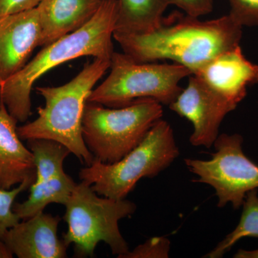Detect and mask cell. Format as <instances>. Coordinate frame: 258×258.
Returning <instances> with one entry per match:
<instances>
[{"instance_id": "cell-22", "label": "cell", "mask_w": 258, "mask_h": 258, "mask_svg": "<svg viewBox=\"0 0 258 258\" xmlns=\"http://www.w3.org/2000/svg\"><path fill=\"white\" fill-rule=\"evenodd\" d=\"M169 5H175L185 14L200 18L213 10V0H166Z\"/></svg>"}, {"instance_id": "cell-4", "label": "cell", "mask_w": 258, "mask_h": 258, "mask_svg": "<svg viewBox=\"0 0 258 258\" xmlns=\"http://www.w3.org/2000/svg\"><path fill=\"white\" fill-rule=\"evenodd\" d=\"M174 132L166 120H158L143 140L124 157L113 164L93 160L81 169L79 178L91 185L99 196L124 200L139 180L152 178L179 157Z\"/></svg>"}, {"instance_id": "cell-1", "label": "cell", "mask_w": 258, "mask_h": 258, "mask_svg": "<svg viewBox=\"0 0 258 258\" xmlns=\"http://www.w3.org/2000/svg\"><path fill=\"white\" fill-rule=\"evenodd\" d=\"M242 28L230 15L201 21L174 13L161 26L142 34L113 32L123 52L136 62L172 60L192 73L222 52L240 45Z\"/></svg>"}, {"instance_id": "cell-9", "label": "cell", "mask_w": 258, "mask_h": 258, "mask_svg": "<svg viewBox=\"0 0 258 258\" xmlns=\"http://www.w3.org/2000/svg\"><path fill=\"white\" fill-rule=\"evenodd\" d=\"M169 106L192 123L190 144L208 149L219 137L220 125L226 115L237 108L195 75L189 76L186 87Z\"/></svg>"}, {"instance_id": "cell-26", "label": "cell", "mask_w": 258, "mask_h": 258, "mask_svg": "<svg viewBox=\"0 0 258 258\" xmlns=\"http://www.w3.org/2000/svg\"><path fill=\"white\" fill-rule=\"evenodd\" d=\"M3 106H4V103H3V96H2L1 84H0V109Z\"/></svg>"}, {"instance_id": "cell-11", "label": "cell", "mask_w": 258, "mask_h": 258, "mask_svg": "<svg viewBox=\"0 0 258 258\" xmlns=\"http://www.w3.org/2000/svg\"><path fill=\"white\" fill-rule=\"evenodd\" d=\"M40 42L37 8L0 18V83L28 63Z\"/></svg>"}, {"instance_id": "cell-12", "label": "cell", "mask_w": 258, "mask_h": 258, "mask_svg": "<svg viewBox=\"0 0 258 258\" xmlns=\"http://www.w3.org/2000/svg\"><path fill=\"white\" fill-rule=\"evenodd\" d=\"M60 217L43 212L19 222L3 240L19 258H64L68 246L57 236Z\"/></svg>"}, {"instance_id": "cell-8", "label": "cell", "mask_w": 258, "mask_h": 258, "mask_svg": "<svg viewBox=\"0 0 258 258\" xmlns=\"http://www.w3.org/2000/svg\"><path fill=\"white\" fill-rule=\"evenodd\" d=\"M240 134L219 135L214 143L215 152L210 160L185 159L188 169L215 190L219 208L231 203L235 210L243 205L246 195L258 188V166L246 157Z\"/></svg>"}, {"instance_id": "cell-25", "label": "cell", "mask_w": 258, "mask_h": 258, "mask_svg": "<svg viewBox=\"0 0 258 258\" xmlns=\"http://www.w3.org/2000/svg\"><path fill=\"white\" fill-rule=\"evenodd\" d=\"M14 254L13 253L4 240H0V258H12Z\"/></svg>"}, {"instance_id": "cell-5", "label": "cell", "mask_w": 258, "mask_h": 258, "mask_svg": "<svg viewBox=\"0 0 258 258\" xmlns=\"http://www.w3.org/2000/svg\"><path fill=\"white\" fill-rule=\"evenodd\" d=\"M162 115V104L152 98L136 100L119 108L87 101L83 140L95 160L113 164L138 146Z\"/></svg>"}, {"instance_id": "cell-19", "label": "cell", "mask_w": 258, "mask_h": 258, "mask_svg": "<svg viewBox=\"0 0 258 258\" xmlns=\"http://www.w3.org/2000/svg\"><path fill=\"white\" fill-rule=\"evenodd\" d=\"M30 186L29 183H23L10 190H0V240H3L9 229L21 220L13 211V205L17 197Z\"/></svg>"}, {"instance_id": "cell-7", "label": "cell", "mask_w": 258, "mask_h": 258, "mask_svg": "<svg viewBox=\"0 0 258 258\" xmlns=\"http://www.w3.org/2000/svg\"><path fill=\"white\" fill-rule=\"evenodd\" d=\"M109 76L93 88L88 102L119 108L136 100L152 98L169 106L182 91L180 81L192 75L187 68L175 62H138L118 52L112 55Z\"/></svg>"}, {"instance_id": "cell-2", "label": "cell", "mask_w": 258, "mask_h": 258, "mask_svg": "<svg viewBox=\"0 0 258 258\" xmlns=\"http://www.w3.org/2000/svg\"><path fill=\"white\" fill-rule=\"evenodd\" d=\"M118 15L117 0H102L86 25L44 46L33 59L1 84L3 103L12 116L25 123L31 115V91L37 80L60 64L84 56L111 60Z\"/></svg>"}, {"instance_id": "cell-16", "label": "cell", "mask_w": 258, "mask_h": 258, "mask_svg": "<svg viewBox=\"0 0 258 258\" xmlns=\"http://www.w3.org/2000/svg\"><path fill=\"white\" fill-rule=\"evenodd\" d=\"M77 183L69 174L35 182L30 187L28 200L13 205V211L20 220H26L43 212L50 204L66 205Z\"/></svg>"}, {"instance_id": "cell-13", "label": "cell", "mask_w": 258, "mask_h": 258, "mask_svg": "<svg viewBox=\"0 0 258 258\" xmlns=\"http://www.w3.org/2000/svg\"><path fill=\"white\" fill-rule=\"evenodd\" d=\"M17 123L4 105L0 109V190L23 183L32 186L36 178L33 155L22 143Z\"/></svg>"}, {"instance_id": "cell-15", "label": "cell", "mask_w": 258, "mask_h": 258, "mask_svg": "<svg viewBox=\"0 0 258 258\" xmlns=\"http://www.w3.org/2000/svg\"><path fill=\"white\" fill-rule=\"evenodd\" d=\"M118 15L114 32L142 34L161 26L166 0H117Z\"/></svg>"}, {"instance_id": "cell-23", "label": "cell", "mask_w": 258, "mask_h": 258, "mask_svg": "<svg viewBox=\"0 0 258 258\" xmlns=\"http://www.w3.org/2000/svg\"><path fill=\"white\" fill-rule=\"evenodd\" d=\"M41 0H0V18L36 8Z\"/></svg>"}, {"instance_id": "cell-24", "label": "cell", "mask_w": 258, "mask_h": 258, "mask_svg": "<svg viewBox=\"0 0 258 258\" xmlns=\"http://www.w3.org/2000/svg\"><path fill=\"white\" fill-rule=\"evenodd\" d=\"M235 258H258V249L254 250H245L240 249L234 255Z\"/></svg>"}, {"instance_id": "cell-18", "label": "cell", "mask_w": 258, "mask_h": 258, "mask_svg": "<svg viewBox=\"0 0 258 258\" xmlns=\"http://www.w3.org/2000/svg\"><path fill=\"white\" fill-rule=\"evenodd\" d=\"M242 216L235 230L204 257L220 258L244 237L258 238V196L257 189L251 190L246 195Z\"/></svg>"}, {"instance_id": "cell-3", "label": "cell", "mask_w": 258, "mask_h": 258, "mask_svg": "<svg viewBox=\"0 0 258 258\" xmlns=\"http://www.w3.org/2000/svg\"><path fill=\"white\" fill-rule=\"evenodd\" d=\"M110 66L111 60L93 58L69 83L57 87L37 88L45 106L37 108L36 119L18 127L20 138L59 142L81 162L91 165L94 157L83 140V113L90 93Z\"/></svg>"}, {"instance_id": "cell-14", "label": "cell", "mask_w": 258, "mask_h": 258, "mask_svg": "<svg viewBox=\"0 0 258 258\" xmlns=\"http://www.w3.org/2000/svg\"><path fill=\"white\" fill-rule=\"evenodd\" d=\"M102 0H41L37 7L41 28L40 46L76 31L98 11Z\"/></svg>"}, {"instance_id": "cell-21", "label": "cell", "mask_w": 258, "mask_h": 258, "mask_svg": "<svg viewBox=\"0 0 258 258\" xmlns=\"http://www.w3.org/2000/svg\"><path fill=\"white\" fill-rule=\"evenodd\" d=\"M170 250V242L166 237H152L139 244L123 258H167Z\"/></svg>"}, {"instance_id": "cell-10", "label": "cell", "mask_w": 258, "mask_h": 258, "mask_svg": "<svg viewBox=\"0 0 258 258\" xmlns=\"http://www.w3.org/2000/svg\"><path fill=\"white\" fill-rule=\"evenodd\" d=\"M192 75L237 106L249 86L258 83V64L244 57L240 45L214 57Z\"/></svg>"}, {"instance_id": "cell-17", "label": "cell", "mask_w": 258, "mask_h": 258, "mask_svg": "<svg viewBox=\"0 0 258 258\" xmlns=\"http://www.w3.org/2000/svg\"><path fill=\"white\" fill-rule=\"evenodd\" d=\"M28 149L33 155L36 167L35 182L63 175L64 159L71 154L66 146L48 139L28 140Z\"/></svg>"}, {"instance_id": "cell-20", "label": "cell", "mask_w": 258, "mask_h": 258, "mask_svg": "<svg viewBox=\"0 0 258 258\" xmlns=\"http://www.w3.org/2000/svg\"><path fill=\"white\" fill-rule=\"evenodd\" d=\"M229 15L241 26L258 25V0H229Z\"/></svg>"}, {"instance_id": "cell-6", "label": "cell", "mask_w": 258, "mask_h": 258, "mask_svg": "<svg viewBox=\"0 0 258 258\" xmlns=\"http://www.w3.org/2000/svg\"><path fill=\"white\" fill-rule=\"evenodd\" d=\"M64 220L68 231L64 244H74L79 257H93L95 249L103 241L111 252L123 258L129 252L128 244L120 233L118 222L133 215L137 205L128 200L99 198L91 186L81 181L76 184L64 205Z\"/></svg>"}]
</instances>
